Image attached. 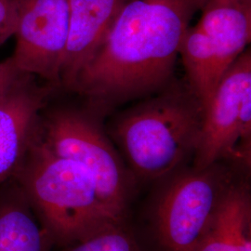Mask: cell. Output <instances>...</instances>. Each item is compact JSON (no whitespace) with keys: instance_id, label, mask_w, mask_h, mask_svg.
Returning <instances> with one entry per match:
<instances>
[{"instance_id":"6da1fadb","label":"cell","mask_w":251,"mask_h":251,"mask_svg":"<svg viewBox=\"0 0 251 251\" xmlns=\"http://www.w3.org/2000/svg\"><path fill=\"white\" fill-rule=\"evenodd\" d=\"M202 0H125L97 51L69 90L105 118L131 100L166 88L182 39Z\"/></svg>"},{"instance_id":"7a4b0ae2","label":"cell","mask_w":251,"mask_h":251,"mask_svg":"<svg viewBox=\"0 0 251 251\" xmlns=\"http://www.w3.org/2000/svg\"><path fill=\"white\" fill-rule=\"evenodd\" d=\"M203 116L186 80H173L118 113L106 130L141 189L192 164Z\"/></svg>"},{"instance_id":"3957f363","label":"cell","mask_w":251,"mask_h":251,"mask_svg":"<svg viewBox=\"0 0 251 251\" xmlns=\"http://www.w3.org/2000/svg\"><path fill=\"white\" fill-rule=\"evenodd\" d=\"M11 179L24 192L53 248L70 246L126 222L108 209L90 172L79 163L50 150L39 130Z\"/></svg>"},{"instance_id":"277c9868","label":"cell","mask_w":251,"mask_h":251,"mask_svg":"<svg viewBox=\"0 0 251 251\" xmlns=\"http://www.w3.org/2000/svg\"><path fill=\"white\" fill-rule=\"evenodd\" d=\"M242 175L251 176L227 162L190 164L152 183L142 229L133 227L146 251H195Z\"/></svg>"},{"instance_id":"5b68a950","label":"cell","mask_w":251,"mask_h":251,"mask_svg":"<svg viewBox=\"0 0 251 251\" xmlns=\"http://www.w3.org/2000/svg\"><path fill=\"white\" fill-rule=\"evenodd\" d=\"M103 121L88 108L57 109L41 117L39 136L54 152L89 171L108 209L129 221L140 188Z\"/></svg>"},{"instance_id":"8992f818","label":"cell","mask_w":251,"mask_h":251,"mask_svg":"<svg viewBox=\"0 0 251 251\" xmlns=\"http://www.w3.org/2000/svg\"><path fill=\"white\" fill-rule=\"evenodd\" d=\"M189 26L179 56L185 80L205 108L251 39V0H208Z\"/></svg>"},{"instance_id":"52a82bcc","label":"cell","mask_w":251,"mask_h":251,"mask_svg":"<svg viewBox=\"0 0 251 251\" xmlns=\"http://www.w3.org/2000/svg\"><path fill=\"white\" fill-rule=\"evenodd\" d=\"M225 161L251 171V52L247 50L217 86L205 108L192 165Z\"/></svg>"},{"instance_id":"ba28073f","label":"cell","mask_w":251,"mask_h":251,"mask_svg":"<svg viewBox=\"0 0 251 251\" xmlns=\"http://www.w3.org/2000/svg\"><path fill=\"white\" fill-rule=\"evenodd\" d=\"M17 43L11 56L21 72L61 86L67 45L69 0H15Z\"/></svg>"},{"instance_id":"9c48e42d","label":"cell","mask_w":251,"mask_h":251,"mask_svg":"<svg viewBox=\"0 0 251 251\" xmlns=\"http://www.w3.org/2000/svg\"><path fill=\"white\" fill-rule=\"evenodd\" d=\"M26 75L0 100V185L17 173L39 130L40 113L53 87Z\"/></svg>"},{"instance_id":"30bf717a","label":"cell","mask_w":251,"mask_h":251,"mask_svg":"<svg viewBox=\"0 0 251 251\" xmlns=\"http://www.w3.org/2000/svg\"><path fill=\"white\" fill-rule=\"evenodd\" d=\"M70 18L61 86L69 90L103 42L125 0H69Z\"/></svg>"},{"instance_id":"8fae6325","label":"cell","mask_w":251,"mask_h":251,"mask_svg":"<svg viewBox=\"0 0 251 251\" xmlns=\"http://www.w3.org/2000/svg\"><path fill=\"white\" fill-rule=\"evenodd\" d=\"M194 251H251V176L242 175L234 181Z\"/></svg>"},{"instance_id":"7c38bea8","label":"cell","mask_w":251,"mask_h":251,"mask_svg":"<svg viewBox=\"0 0 251 251\" xmlns=\"http://www.w3.org/2000/svg\"><path fill=\"white\" fill-rule=\"evenodd\" d=\"M26 197L13 179L0 185V251H53Z\"/></svg>"},{"instance_id":"4fadbf2b","label":"cell","mask_w":251,"mask_h":251,"mask_svg":"<svg viewBox=\"0 0 251 251\" xmlns=\"http://www.w3.org/2000/svg\"><path fill=\"white\" fill-rule=\"evenodd\" d=\"M58 251H146L130 221L117 223Z\"/></svg>"},{"instance_id":"5bb4252c","label":"cell","mask_w":251,"mask_h":251,"mask_svg":"<svg viewBox=\"0 0 251 251\" xmlns=\"http://www.w3.org/2000/svg\"><path fill=\"white\" fill-rule=\"evenodd\" d=\"M17 11L15 0H0V46L15 35Z\"/></svg>"},{"instance_id":"9a60e30c","label":"cell","mask_w":251,"mask_h":251,"mask_svg":"<svg viewBox=\"0 0 251 251\" xmlns=\"http://www.w3.org/2000/svg\"><path fill=\"white\" fill-rule=\"evenodd\" d=\"M26 75L21 72L11 57L0 62V100L4 98Z\"/></svg>"},{"instance_id":"2e32d148","label":"cell","mask_w":251,"mask_h":251,"mask_svg":"<svg viewBox=\"0 0 251 251\" xmlns=\"http://www.w3.org/2000/svg\"><path fill=\"white\" fill-rule=\"evenodd\" d=\"M207 1H208V0H203V2H204V3H205V5H206V2H207Z\"/></svg>"}]
</instances>
